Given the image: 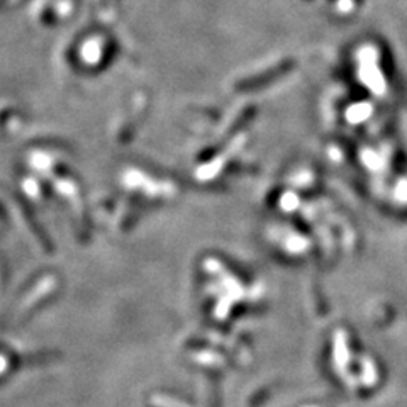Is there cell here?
Masks as SVG:
<instances>
[{"label":"cell","instance_id":"obj_1","mask_svg":"<svg viewBox=\"0 0 407 407\" xmlns=\"http://www.w3.org/2000/svg\"><path fill=\"white\" fill-rule=\"evenodd\" d=\"M7 367H9V360H7L3 355H0V375L5 372Z\"/></svg>","mask_w":407,"mask_h":407}]
</instances>
